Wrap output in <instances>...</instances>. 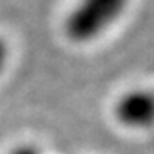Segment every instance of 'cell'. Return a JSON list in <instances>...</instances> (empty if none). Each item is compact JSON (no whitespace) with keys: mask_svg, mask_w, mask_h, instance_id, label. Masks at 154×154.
Instances as JSON below:
<instances>
[{"mask_svg":"<svg viewBox=\"0 0 154 154\" xmlns=\"http://www.w3.org/2000/svg\"><path fill=\"white\" fill-rule=\"evenodd\" d=\"M132 0H75L63 19V33L77 46L96 43L123 19Z\"/></svg>","mask_w":154,"mask_h":154,"instance_id":"obj_1","label":"cell"},{"mask_svg":"<svg viewBox=\"0 0 154 154\" xmlns=\"http://www.w3.org/2000/svg\"><path fill=\"white\" fill-rule=\"evenodd\" d=\"M113 116L127 130L146 132L154 128V91L149 88L127 89L115 101Z\"/></svg>","mask_w":154,"mask_h":154,"instance_id":"obj_2","label":"cell"},{"mask_svg":"<svg viewBox=\"0 0 154 154\" xmlns=\"http://www.w3.org/2000/svg\"><path fill=\"white\" fill-rule=\"evenodd\" d=\"M7 154H43V151L36 144L24 142V144H17L16 147H12Z\"/></svg>","mask_w":154,"mask_h":154,"instance_id":"obj_3","label":"cell"},{"mask_svg":"<svg viewBox=\"0 0 154 154\" xmlns=\"http://www.w3.org/2000/svg\"><path fill=\"white\" fill-rule=\"evenodd\" d=\"M7 63H9V45L4 36H0V75L5 72Z\"/></svg>","mask_w":154,"mask_h":154,"instance_id":"obj_4","label":"cell"}]
</instances>
